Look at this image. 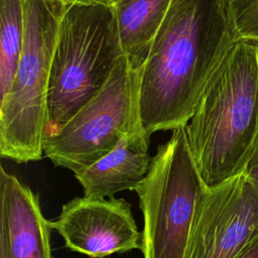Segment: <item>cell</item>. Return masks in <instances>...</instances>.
Returning <instances> with one entry per match:
<instances>
[{"instance_id":"obj_1","label":"cell","mask_w":258,"mask_h":258,"mask_svg":"<svg viewBox=\"0 0 258 258\" xmlns=\"http://www.w3.org/2000/svg\"><path fill=\"white\" fill-rule=\"evenodd\" d=\"M240 38L231 0H172L141 70L139 113L150 137L184 127Z\"/></svg>"},{"instance_id":"obj_2","label":"cell","mask_w":258,"mask_h":258,"mask_svg":"<svg viewBox=\"0 0 258 258\" xmlns=\"http://www.w3.org/2000/svg\"><path fill=\"white\" fill-rule=\"evenodd\" d=\"M208 187L244 172L258 140V42L239 38L209 80L185 125Z\"/></svg>"},{"instance_id":"obj_3","label":"cell","mask_w":258,"mask_h":258,"mask_svg":"<svg viewBox=\"0 0 258 258\" xmlns=\"http://www.w3.org/2000/svg\"><path fill=\"white\" fill-rule=\"evenodd\" d=\"M122 55L113 6L66 5L51 59L46 135L58 131L103 89Z\"/></svg>"},{"instance_id":"obj_4","label":"cell","mask_w":258,"mask_h":258,"mask_svg":"<svg viewBox=\"0 0 258 258\" xmlns=\"http://www.w3.org/2000/svg\"><path fill=\"white\" fill-rule=\"evenodd\" d=\"M60 2L25 0V34L9 93L0 100V155L17 163L37 161L44 154L47 92Z\"/></svg>"},{"instance_id":"obj_5","label":"cell","mask_w":258,"mask_h":258,"mask_svg":"<svg viewBox=\"0 0 258 258\" xmlns=\"http://www.w3.org/2000/svg\"><path fill=\"white\" fill-rule=\"evenodd\" d=\"M207 187L185 126L172 130L135 188L143 217V258H185L196 210Z\"/></svg>"},{"instance_id":"obj_6","label":"cell","mask_w":258,"mask_h":258,"mask_svg":"<svg viewBox=\"0 0 258 258\" xmlns=\"http://www.w3.org/2000/svg\"><path fill=\"white\" fill-rule=\"evenodd\" d=\"M141 70L122 55L103 89L58 131L46 135L44 155L54 166L75 173L110 152L126 134L147 136L139 113Z\"/></svg>"},{"instance_id":"obj_7","label":"cell","mask_w":258,"mask_h":258,"mask_svg":"<svg viewBox=\"0 0 258 258\" xmlns=\"http://www.w3.org/2000/svg\"><path fill=\"white\" fill-rule=\"evenodd\" d=\"M258 233V189L242 173L207 187L194 217L185 258H234Z\"/></svg>"},{"instance_id":"obj_8","label":"cell","mask_w":258,"mask_h":258,"mask_svg":"<svg viewBox=\"0 0 258 258\" xmlns=\"http://www.w3.org/2000/svg\"><path fill=\"white\" fill-rule=\"evenodd\" d=\"M50 227L62 237L67 248L91 258L142 247V232L135 223L131 205L124 199L74 198L50 221Z\"/></svg>"},{"instance_id":"obj_9","label":"cell","mask_w":258,"mask_h":258,"mask_svg":"<svg viewBox=\"0 0 258 258\" xmlns=\"http://www.w3.org/2000/svg\"><path fill=\"white\" fill-rule=\"evenodd\" d=\"M50 221L38 196L0 167V258H52Z\"/></svg>"},{"instance_id":"obj_10","label":"cell","mask_w":258,"mask_h":258,"mask_svg":"<svg viewBox=\"0 0 258 258\" xmlns=\"http://www.w3.org/2000/svg\"><path fill=\"white\" fill-rule=\"evenodd\" d=\"M149 140L145 135L126 134L102 158L75 172L84 196L105 199L122 190H135L150 167Z\"/></svg>"},{"instance_id":"obj_11","label":"cell","mask_w":258,"mask_h":258,"mask_svg":"<svg viewBox=\"0 0 258 258\" xmlns=\"http://www.w3.org/2000/svg\"><path fill=\"white\" fill-rule=\"evenodd\" d=\"M172 0H120L113 6L123 54L141 70Z\"/></svg>"},{"instance_id":"obj_12","label":"cell","mask_w":258,"mask_h":258,"mask_svg":"<svg viewBox=\"0 0 258 258\" xmlns=\"http://www.w3.org/2000/svg\"><path fill=\"white\" fill-rule=\"evenodd\" d=\"M25 34V0H0V93L10 91Z\"/></svg>"},{"instance_id":"obj_13","label":"cell","mask_w":258,"mask_h":258,"mask_svg":"<svg viewBox=\"0 0 258 258\" xmlns=\"http://www.w3.org/2000/svg\"><path fill=\"white\" fill-rule=\"evenodd\" d=\"M239 36L258 42V0H231Z\"/></svg>"},{"instance_id":"obj_14","label":"cell","mask_w":258,"mask_h":258,"mask_svg":"<svg viewBox=\"0 0 258 258\" xmlns=\"http://www.w3.org/2000/svg\"><path fill=\"white\" fill-rule=\"evenodd\" d=\"M243 174L246 176L249 182L258 189V140L247 161Z\"/></svg>"},{"instance_id":"obj_15","label":"cell","mask_w":258,"mask_h":258,"mask_svg":"<svg viewBox=\"0 0 258 258\" xmlns=\"http://www.w3.org/2000/svg\"><path fill=\"white\" fill-rule=\"evenodd\" d=\"M234 258H258V233L238 252Z\"/></svg>"},{"instance_id":"obj_16","label":"cell","mask_w":258,"mask_h":258,"mask_svg":"<svg viewBox=\"0 0 258 258\" xmlns=\"http://www.w3.org/2000/svg\"><path fill=\"white\" fill-rule=\"evenodd\" d=\"M118 1L120 0H68V4L73 2H87V3H101V4L112 6Z\"/></svg>"},{"instance_id":"obj_17","label":"cell","mask_w":258,"mask_h":258,"mask_svg":"<svg viewBox=\"0 0 258 258\" xmlns=\"http://www.w3.org/2000/svg\"><path fill=\"white\" fill-rule=\"evenodd\" d=\"M47 1H52V2H60L63 5H68V0H47Z\"/></svg>"}]
</instances>
